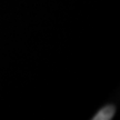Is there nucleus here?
<instances>
[{
  "mask_svg": "<svg viewBox=\"0 0 120 120\" xmlns=\"http://www.w3.org/2000/svg\"><path fill=\"white\" fill-rule=\"evenodd\" d=\"M116 112V109L113 106H107V107L102 108L100 111L92 118L94 120H110Z\"/></svg>",
  "mask_w": 120,
  "mask_h": 120,
  "instance_id": "1",
  "label": "nucleus"
}]
</instances>
